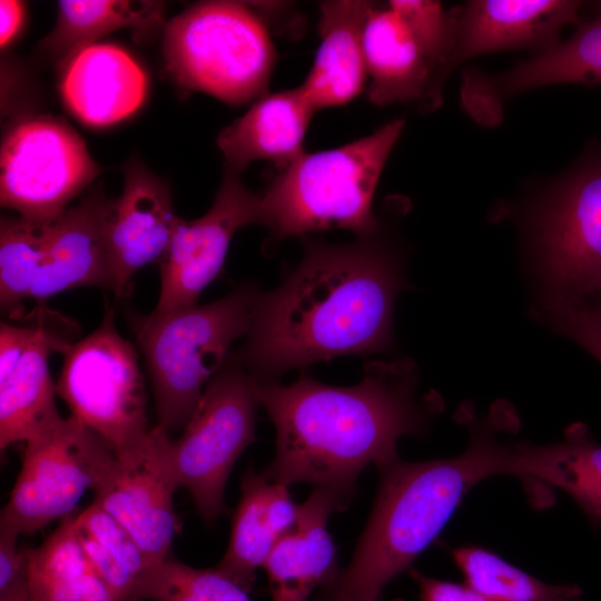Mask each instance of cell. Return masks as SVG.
<instances>
[{
    "label": "cell",
    "mask_w": 601,
    "mask_h": 601,
    "mask_svg": "<svg viewBox=\"0 0 601 601\" xmlns=\"http://www.w3.org/2000/svg\"><path fill=\"white\" fill-rule=\"evenodd\" d=\"M370 238L348 245L307 242L285 280L258 293L246 344L236 353L258 382L388 348L403 279L394 257Z\"/></svg>",
    "instance_id": "obj_1"
},
{
    "label": "cell",
    "mask_w": 601,
    "mask_h": 601,
    "mask_svg": "<svg viewBox=\"0 0 601 601\" xmlns=\"http://www.w3.org/2000/svg\"><path fill=\"white\" fill-rule=\"evenodd\" d=\"M416 384L408 359L367 363L354 386L326 385L305 373L289 385L258 382L259 404L276 430L275 456L262 474L352 499L366 466L398 459L400 437L424 435L436 404L417 401Z\"/></svg>",
    "instance_id": "obj_2"
},
{
    "label": "cell",
    "mask_w": 601,
    "mask_h": 601,
    "mask_svg": "<svg viewBox=\"0 0 601 601\" xmlns=\"http://www.w3.org/2000/svg\"><path fill=\"white\" fill-rule=\"evenodd\" d=\"M489 421L470 425V443L454 457L377 467L378 486L353 556L327 583L322 601H378L440 535L466 493L493 475L497 439Z\"/></svg>",
    "instance_id": "obj_3"
},
{
    "label": "cell",
    "mask_w": 601,
    "mask_h": 601,
    "mask_svg": "<svg viewBox=\"0 0 601 601\" xmlns=\"http://www.w3.org/2000/svg\"><path fill=\"white\" fill-rule=\"evenodd\" d=\"M403 127L393 120L344 146L302 154L259 195V224L277 239L328 229L373 236V197Z\"/></svg>",
    "instance_id": "obj_4"
},
{
    "label": "cell",
    "mask_w": 601,
    "mask_h": 601,
    "mask_svg": "<svg viewBox=\"0 0 601 601\" xmlns=\"http://www.w3.org/2000/svg\"><path fill=\"white\" fill-rule=\"evenodd\" d=\"M258 293L254 284H245L205 305L130 316L161 430L185 427L233 342L248 333Z\"/></svg>",
    "instance_id": "obj_5"
},
{
    "label": "cell",
    "mask_w": 601,
    "mask_h": 601,
    "mask_svg": "<svg viewBox=\"0 0 601 601\" xmlns=\"http://www.w3.org/2000/svg\"><path fill=\"white\" fill-rule=\"evenodd\" d=\"M166 72L180 87L229 105L265 96L276 50L258 12L240 1H201L165 27Z\"/></svg>",
    "instance_id": "obj_6"
},
{
    "label": "cell",
    "mask_w": 601,
    "mask_h": 601,
    "mask_svg": "<svg viewBox=\"0 0 601 601\" xmlns=\"http://www.w3.org/2000/svg\"><path fill=\"white\" fill-rule=\"evenodd\" d=\"M258 405V381L233 354L207 384L180 437L170 441L178 483L189 492L208 525L223 510L226 483L235 463L256 440Z\"/></svg>",
    "instance_id": "obj_7"
},
{
    "label": "cell",
    "mask_w": 601,
    "mask_h": 601,
    "mask_svg": "<svg viewBox=\"0 0 601 601\" xmlns=\"http://www.w3.org/2000/svg\"><path fill=\"white\" fill-rule=\"evenodd\" d=\"M56 384L71 416L99 434L118 455L149 435L144 378L134 346L119 335L112 307L91 334L68 344Z\"/></svg>",
    "instance_id": "obj_8"
},
{
    "label": "cell",
    "mask_w": 601,
    "mask_h": 601,
    "mask_svg": "<svg viewBox=\"0 0 601 601\" xmlns=\"http://www.w3.org/2000/svg\"><path fill=\"white\" fill-rule=\"evenodd\" d=\"M0 156L1 206L36 224L60 216L102 171L79 134L49 115L14 124Z\"/></svg>",
    "instance_id": "obj_9"
},
{
    "label": "cell",
    "mask_w": 601,
    "mask_h": 601,
    "mask_svg": "<svg viewBox=\"0 0 601 601\" xmlns=\"http://www.w3.org/2000/svg\"><path fill=\"white\" fill-rule=\"evenodd\" d=\"M116 462L111 446L70 416L26 443L20 473L0 522L33 534L70 516L83 493L95 491Z\"/></svg>",
    "instance_id": "obj_10"
},
{
    "label": "cell",
    "mask_w": 601,
    "mask_h": 601,
    "mask_svg": "<svg viewBox=\"0 0 601 601\" xmlns=\"http://www.w3.org/2000/svg\"><path fill=\"white\" fill-rule=\"evenodd\" d=\"M169 444L168 433L154 426L141 444L116 455L93 491V502L128 530L151 564L170 556L178 528L173 501L180 485Z\"/></svg>",
    "instance_id": "obj_11"
},
{
    "label": "cell",
    "mask_w": 601,
    "mask_h": 601,
    "mask_svg": "<svg viewBox=\"0 0 601 601\" xmlns=\"http://www.w3.org/2000/svg\"><path fill=\"white\" fill-rule=\"evenodd\" d=\"M538 248L552 295L591 302L601 294V162L573 175L540 218Z\"/></svg>",
    "instance_id": "obj_12"
},
{
    "label": "cell",
    "mask_w": 601,
    "mask_h": 601,
    "mask_svg": "<svg viewBox=\"0 0 601 601\" xmlns=\"http://www.w3.org/2000/svg\"><path fill=\"white\" fill-rule=\"evenodd\" d=\"M260 223L259 195L239 174L226 167L209 210L194 220L180 219L160 263V295L156 312L196 304L197 297L220 273L235 233Z\"/></svg>",
    "instance_id": "obj_13"
},
{
    "label": "cell",
    "mask_w": 601,
    "mask_h": 601,
    "mask_svg": "<svg viewBox=\"0 0 601 601\" xmlns=\"http://www.w3.org/2000/svg\"><path fill=\"white\" fill-rule=\"evenodd\" d=\"M180 219L167 183L138 161L128 164L122 193L110 200L106 218L109 290L128 296L135 273L161 259Z\"/></svg>",
    "instance_id": "obj_14"
},
{
    "label": "cell",
    "mask_w": 601,
    "mask_h": 601,
    "mask_svg": "<svg viewBox=\"0 0 601 601\" xmlns=\"http://www.w3.org/2000/svg\"><path fill=\"white\" fill-rule=\"evenodd\" d=\"M581 2L572 0H477L451 11L453 50L450 72L479 55L518 48L545 49L559 32L579 21Z\"/></svg>",
    "instance_id": "obj_15"
},
{
    "label": "cell",
    "mask_w": 601,
    "mask_h": 601,
    "mask_svg": "<svg viewBox=\"0 0 601 601\" xmlns=\"http://www.w3.org/2000/svg\"><path fill=\"white\" fill-rule=\"evenodd\" d=\"M364 50L371 102L418 101L431 109L440 105L445 80L442 65L387 3H371Z\"/></svg>",
    "instance_id": "obj_16"
},
{
    "label": "cell",
    "mask_w": 601,
    "mask_h": 601,
    "mask_svg": "<svg viewBox=\"0 0 601 601\" xmlns=\"http://www.w3.org/2000/svg\"><path fill=\"white\" fill-rule=\"evenodd\" d=\"M110 199L92 190L79 204L43 223V249L30 298L80 286L109 289L106 218Z\"/></svg>",
    "instance_id": "obj_17"
},
{
    "label": "cell",
    "mask_w": 601,
    "mask_h": 601,
    "mask_svg": "<svg viewBox=\"0 0 601 601\" xmlns=\"http://www.w3.org/2000/svg\"><path fill=\"white\" fill-rule=\"evenodd\" d=\"M351 500L337 490L317 486L298 505L295 524L277 541L264 564L272 601H308L318 585L334 578L336 549L327 523Z\"/></svg>",
    "instance_id": "obj_18"
},
{
    "label": "cell",
    "mask_w": 601,
    "mask_h": 601,
    "mask_svg": "<svg viewBox=\"0 0 601 601\" xmlns=\"http://www.w3.org/2000/svg\"><path fill=\"white\" fill-rule=\"evenodd\" d=\"M148 78L125 49L92 43L66 63L60 92L70 112L91 127L114 125L132 115L145 101Z\"/></svg>",
    "instance_id": "obj_19"
},
{
    "label": "cell",
    "mask_w": 601,
    "mask_h": 601,
    "mask_svg": "<svg viewBox=\"0 0 601 601\" xmlns=\"http://www.w3.org/2000/svg\"><path fill=\"white\" fill-rule=\"evenodd\" d=\"M495 474L536 480L560 489L594 528L601 526V443L583 423L568 426L563 441L558 443L500 442Z\"/></svg>",
    "instance_id": "obj_20"
},
{
    "label": "cell",
    "mask_w": 601,
    "mask_h": 601,
    "mask_svg": "<svg viewBox=\"0 0 601 601\" xmlns=\"http://www.w3.org/2000/svg\"><path fill=\"white\" fill-rule=\"evenodd\" d=\"M371 1L331 0L319 6L321 45L312 69L300 85L319 110L357 97L367 79L364 29Z\"/></svg>",
    "instance_id": "obj_21"
},
{
    "label": "cell",
    "mask_w": 601,
    "mask_h": 601,
    "mask_svg": "<svg viewBox=\"0 0 601 601\" xmlns=\"http://www.w3.org/2000/svg\"><path fill=\"white\" fill-rule=\"evenodd\" d=\"M300 86L266 93L218 137L226 167L243 171L255 160H272L280 169L302 154L303 142L315 114Z\"/></svg>",
    "instance_id": "obj_22"
},
{
    "label": "cell",
    "mask_w": 601,
    "mask_h": 601,
    "mask_svg": "<svg viewBox=\"0 0 601 601\" xmlns=\"http://www.w3.org/2000/svg\"><path fill=\"white\" fill-rule=\"evenodd\" d=\"M601 82V12L583 23L564 42L555 43L534 58L497 77L472 81L466 105L476 117L494 114L505 97L555 83Z\"/></svg>",
    "instance_id": "obj_23"
},
{
    "label": "cell",
    "mask_w": 601,
    "mask_h": 601,
    "mask_svg": "<svg viewBox=\"0 0 601 601\" xmlns=\"http://www.w3.org/2000/svg\"><path fill=\"white\" fill-rule=\"evenodd\" d=\"M68 344L45 326L14 368L0 378L1 451L17 442L33 441L65 420L56 405L48 359Z\"/></svg>",
    "instance_id": "obj_24"
},
{
    "label": "cell",
    "mask_w": 601,
    "mask_h": 601,
    "mask_svg": "<svg viewBox=\"0 0 601 601\" xmlns=\"http://www.w3.org/2000/svg\"><path fill=\"white\" fill-rule=\"evenodd\" d=\"M162 1L62 0L53 30L40 49L65 65L77 51L121 28H131L137 38L147 39L164 23Z\"/></svg>",
    "instance_id": "obj_25"
},
{
    "label": "cell",
    "mask_w": 601,
    "mask_h": 601,
    "mask_svg": "<svg viewBox=\"0 0 601 601\" xmlns=\"http://www.w3.org/2000/svg\"><path fill=\"white\" fill-rule=\"evenodd\" d=\"M29 558L30 601H118L86 556L71 515Z\"/></svg>",
    "instance_id": "obj_26"
},
{
    "label": "cell",
    "mask_w": 601,
    "mask_h": 601,
    "mask_svg": "<svg viewBox=\"0 0 601 601\" xmlns=\"http://www.w3.org/2000/svg\"><path fill=\"white\" fill-rule=\"evenodd\" d=\"M75 533L86 556L118 601H130L152 565L128 530L96 502L73 516Z\"/></svg>",
    "instance_id": "obj_27"
},
{
    "label": "cell",
    "mask_w": 601,
    "mask_h": 601,
    "mask_svg": "<svg viewBox=\"0 0 601 601\" xmlns=\"http://www.w3.org/2000/svg\"><path fill=\"white\" fill-rule=\"evenodd\" d=\"M269 480L248 471L242 480V496L233 516L228 546L217 569L246 591H250L256 571L264 564L280 539L268 508Z\"/></svg>",
    "instance_id": "obj_28"
},
{
    "label": "cell",
    "mask_w": 601,
    "mask_h": 601,
    "mask_svg": "<svg viewBox=\"0 0 601 601\" xmlns=\"http://www.w3.org/2000/svg\"><path fill=\"white\" fill-rule=\"evenodd\" d=\"M465 583L489 601H582L575 584H548L491 550L463 545L451 550Z\"/></svg>",
    "instance_id": "obj_29"
},
{
    "label": "cell",
    "mask_w": 601,
    "mask_h": 601,
    "mask_svg": "<svg viewBox=\"0 0 601 601\" xmlns=\"http://www.w3.org/2000/svg\"><path fill=\"white\" fill-rule=\"evenodd\" d=\"M248 593L217 568L197 569L169 556L148 568L130 601H249Z\"/></svg>",
    "instance_id": "obj_30"
},
{
    "label": "cell",
    "mask_w": 601,
    "mask_h": 601,
    "mask_svg": "<svg viewBox=\"0 0 601 601\" xmlns=\"http://www.w3.org/2000/svg\"><path fill=\"white\" fill-rule=\"evenodd\" d=\"M43 249V224L3 216L0 225V303L9 315L21 314L30 298Z\"/></svg>",
    "instance_id": "obj_31"
},
{
    "label": "cell",
    "mask_w": 601,
    "mask_h": 601,
    "mask_svg": "<svg viewBox=\"0 0 601 601\" xmlns=\"http://www.w3.org/2000/svg\"><path fill=\"white\" fill-rule=\"evenodd\" d=\"M387 4L441 62L446 78L453 50L452 13L446 12L437 1L393 0Z\"/></svg>",
    "instance_id": "obj_32"
},
{
    "label": "cell",
    "mask_w": 601,
    "mask_h": 601,
    "mask_svg": "<svg viewBox=\"0 0 601 601\" xmlns=\"http://www.w3.org/2000/svg\"><path fill=\"white\" fill-rule=\"evenodd\" d=\"M540 308L538 317L601 363V309L594 303L551 295Z\"/></svg>",
    "instance_id": "obj_33"
},
{
    "label": "cell",
    "mask_w": 601,
    "mask_h": 601,
    "mask_svg": "<svg viewBox=\"0 0 601 601\" xmlns=\"http://www.w3.org/2000/svg\"><path fill=\"white\" fill-rule=\"evenodd\" d=\"M19 532L0 522V601H30L29 549H19Z\"/></svg>",
    "instance_id": "obj_34"
},
{
    "label": "cell",
    "mask_w": 601,
    "mask_h": 601,
    "mask_svg": "<svg viewBox=\"0 0 601 601\" xmlns=\"http://www.w3.org/2000/svg\"><path fill=\"white\" fill-rule=\"evenodd\" d=\"M45 325L14 326L2 322L0 326V378L8 375L38 339Z\"/></svg>",
    "instance_id": "obj_35"
},
{
    "label": "cell",
    "mask_w": 601,
    "mask_h": 601,
    "mask_svg": "<svg viewBox=\"0 0 601 601\" xmlns=\"http://www.w3.org/2000/svg\"><path fill=\"white\" fill-rule=\"evenodd\" d=\"M408 572L418 587L420 601H489L466 583L435 579L415 569Z\"/></svg>",
    "instance_id": "obj_36"
},
{
    "label": "cell",
    "mask_w": 601,
    "mask_h": 601,
    "mask_svg": "<svg viewBox=\"0 0 601 601\" xmlns=\"http://www.w3.org/2000/svg\"><path fill=\"white\" fill-rule=\"evenodd\" d=\"M24 17V7L21 1H0V42L4 48L20 31Z\"/></svg>",
    "instance_id": "obj_37"
},
{
    "label": "cell",
    "mask_w": 601,
    "mask_h": 601,
    "mask_svg": "<svg viewBox=\"0 0 601 601\" xmlns=\"http://www.w3.org/2000/svg\"><path fill=\"white\" fill-rule=\"evenodd\" d=\"M594 304L601 309V294L599 295V297L597 298V303Z\"/></svg>",
    "instance_id": "obj_38"
},
{
    "label": "cell",
    "mask_w": 601,
    "mask_h": 601,
    "mask_svg": "<svg viewBox=\"0 0 601 601\" xmlns=\"http://www.w3.org/2000/svg\"><path fill=\"white\" fill-rule=\"evenodd\" d=\"M392 601H402V600H400V599H394V600H392Z\"/></svg>",
    "instance_id": "obj_39"
}]
</instances>
